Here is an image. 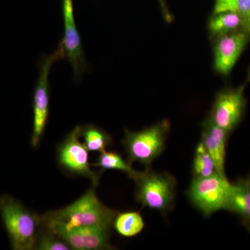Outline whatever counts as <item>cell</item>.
Returning a JSON list of instances; mask_svg holds the SVG:
<instances>
[{
	"label": "cell",
	"instance_id": "obj_1",
	"mask_svg": "<svg viewBox=\"0 0 250 250\" xmlns=\"http://www.w3.org/2000/svg\"><path fill=\"white\" fill-rule=\"evenodd\" d=\"M117 213L103 205L91 188L71 205L41 215V227L52 232L80 228L111 229Z\"/></svg>",
	"mask_w": 250,
	"mask_h": 250
},
{
	"label": "cell",
	"instance_id": "obj_2",
	"mask_svg": "<svg viewBox=\"0 0 250 250\" xmlns=\"http://www.w3.org/2000/svg\"><path fill=\"white\" fill-rule=\"evenodd\" d=\"M0 216L9 236L11 249L35 250L40 216L27 209L9 195L0 196Z\"/></svg>",
	"mask_w": 250,
	"mask_h": 250
},
{
	"label": "cell",
	"instance_id": "obj_3",
	"mask_svg": "<svg viewBox=\"0 0 250 250\" xmlns=\"http://www.w3.org/2000/svg\"><path fill=\"white\" fill-rule=\"evenodd\" d=\"M135 182L136 200L143 207L158 210L163 214L172 209L177 184L172 174L157 173L147 169L141 172Z\"/></svg>",
	"mask_w": 250,
	"mask_h": 250
},
{
	"label": "cell",
	"instance_id": "obj_4",
	"mask_svg": "<svg viewBox=\"0 0 250 250\" xmlns=\"http://www.w3.org/2000/svg\"><path fill=\"white\" fill-rule=\"evenodd\" d=\"M170 126L165 121L141 131H125L123 143L127 153L126 161L131 165L136 161L147 167L150 166L164 150Z\"/></svg>",
	"mask_w": 250,
	"mask_h": 250
},
{
	"label": "cell",
	"instance_id": "obj_5",
	"mask_svg": "<svg viewBox=\"0 0 250 250\" xmlns=\"http://www.w3.org/2000/svg\"><path fill=\"white\" fill-rule=\"evenodd\" d=\"M231 184L225 174L218 172L209 177L193 178L188 197L195 208L205 217L225 210Z\"/></svg>",
	"mask_w": 250,
	"mask_h": 250
},
{
	"label": "cell",
	"instance_id": "obj_6",
	"mask_svg": "<svg viewBox=\"0 0 250 250\" xmlns=\"http://www.w3.org/2000/svg\"><path fill=\"white\" fill-rule=\"evenodd\" d=\"M65 57L63 48L59 43L57 50L49 55H44L40 62L39 76L34 91V121L31 135V147L36 148L40 143L41 138L45 131L48 119L49 106V75L52 65Z\"/></svg>",
	"mask_w": 250,
	"mask_h": 250
},
{
	"label": "cell",
	"instance_id": "obj_7",
	"mask_svg": "<svg viewBox=\"0 0 250 250\" xmlns=\"http://www.w3.org/2000/svg\"><path fill=\"white\" fill-rule=\"evenodd\" d=\"M81 126H77L57 147V161L62 170L72 175L90 179L95 187L100 177L90 168L89 151L80 141Z\"/></svg>",
	"mask_w": 250,
	"mask_h": 250
},
{
	"label": "cell",
	"instance_id": "obj_8",
	"mask_svg": "<svg viewBox=\"0 0 250 250\" xmlns=\"http://www.w3.org/2000/svg\"><path fill=\"white\" fill-rule=\"evenodd\" d=\"M246 105L244 86L223 90L217 95L210 119L230 134L241 122Z\"/></svg>",
	"mask_w": 250,
	"mask_h": 250
},
{
	"label": "cell",
	"instance_id": "obj_9",
	"mask_svg": "<svg viewBox=\"0 0 250 250\" xmlns=\"http://www.w3.org/2000/svg\"><path fill=\"white\" fill-rule=\"evenodd\" d=\"M62 17L64 34L60 43L63 48L65 58L71 64L74 75L78 80L86 70L87 63L75 23L72 0H62Z\"/></svg>",
	"mask_w": 250,
	"mask_h": 250
},
{
	"label": "cell",
	"instance_id": "obj_10",
	"mask_svg": "<svg viewBox=\"0 0 250 250\" xmlns=\"http://www.w3.org/2000/svg\"><path fill=\"white\" fill-rule=\"evenodd\" d=\"M214 47V66L216 71L228 76L250 40L243 29L219 36Z\"/></svg>",
	"mask_w": 250,
	"mask_h": 250
},
{
	"label": "cell",
	"instance_id": "obj_11",
	"mask_svg": "<svg viewBox=\"0 0 250 250\" xmlns=\"http://www.w3.org/2000/svg\"><path fill=\"white\" fill-rule=\"evenodd\" d=\"M111 229L102 228H80L57 230L54 234L74 250H112L110 243Z\"/></svg>",
	"mask_w": 250,
	"mask_h": 250
},
{
	"label": "cell",
	"instance_id": "obj_12",
	"mask_svg": "<svg viewBox=\"0 0 250 250\" xmlns=\"http://www.w3.org/2000/svg\"><path fill=\"white\" fill-rule=\"evenodd\" d=\"M229 133L215 125L210 118L202 125V143L214 162L215 170L219 174H225L226 146Z\"/></svg>",
	"mask_w": 250,
	"mask_h": 250
},
{
	"label": "cell",
	"instance_id": "obj_13",
	"mask_svg": "<svg viewBox=\"0 0 250 250\" xmlns=\"http://www.w3.org/2000/svg\"><path fill=\"white\" fill-rule=\"evenodd\" d=\"M225 210L238 215L245 226L250 225V177L231 184Z\"/></svg>",
	"mask_w": 250,
	"mask_h": 250
},
{
	"label": "cell",
	"instance_id": "obj_14",
	"mask_svg": "<svg viewBox=\"0 0 250 250\" xmlns=\"http://www.w3.org/2000/svg\"><path fill=\"white\" fill-rule=\"evenodd\" d=\"M112 228L120 236L132 238L143 231L145 228V222L139 212H118L113 220Z\"/></svg>",
	"mask_w": 250,
	"mask_h": 250
},
{
	"label": "cell",
	"instance_id": "obj_15",
	"mask_svg": "<svg viewBox=\"0 0 250 250\" xmlns=\"http://www.w3.org/2000/svg\"><path fill=\"white\" fill-rule=\"evenodd\" d=\"M243 17L231 12H223L213 14L208 22L210 35L219 37L241 29Z\"/></svg>",
	"mask_w": 250,
	"mask_h": 250
},
{
	"label": "cell",
	"instance_id": "obj_16",
	"mask_svg": "<svg viewBox=\"0 0 250 250\" xmlns=\"http://www.w3.org/2000/svg\"><path fill=\"white\" fill-rule=\"evenodd\" d=\"M93 167H98L102 171L113 170L121 171L129 176V178L136 180L141 172H138L132 168L131 164L125 161L119 153L108 152L105 150L101 152L98 160L94 164H90Z\"/></svg>",
	"mask_w": 250,
	"mask_h": 250
},
{
	"label": "cell",
	"instance_id": "obj_17",
	"mask_svg": "<svg viewBox=\"0 0 250 250\" xmlns=\"http://www.w3.org/2000/svg\"><path fill=\"white\" fill-rule=\"evenodd\" d=\"M81 137L89 152H103L111 146L112 139L106 132L94 125H87L81 128Z\"/></svg>",
	"mask_w": 250,
	"mask_h": 250
},
{
	"label": "cell",
	"instance_id": "obj_18",
	"mask_svg": "<svg viewBox=\"0 0 250 250\" xmlns=\"http://www.w3.org/2000/svg\"><path fill=\"white\" fill-rule=\"evenodd\" d=\"M215 172L214 162L203 143L200 141L195 148V157L192 164L193 178L209 177Z\"/></svg>",
	"mask_w": 250,
	"mask_h": 250
},
{
	"label": "cell",
	"instance_id": "obj_19",
	"mask_svg": "<svg viewBox=\"0 0 250 250\" xmlns=\"http://www.w3.org/2000/svg\"><path fill=\"white\" fill-rule=\"evenodd\" d=\"M38 234L35 250H71L62 238L52 231L42 228Z\"/></svg>",
	"mask_w": 250,
	"mask_h": 250
},
{
	"label": "cell",
	"instance_id": "obj_20",
	"mask_svg": "<svg viewBox=\"0 0 250 250\" xmlns=\"http://www.w3.org/2000/svg\"><path fill=\"white\" fill-rule=\"evenodd\" d=\"M223 12L235 13L246 17L250 12V0H215L213 14Z\"/></svg>",
	"mask_w": 250,
	"mask_h": 250
},
{
	"label": "cell",
	"instance_id": "obj_21",
	"mask_svg": "<svg viewBox=\"0 0 250 250\" xmlns=\"http://www.w3.org/2000/svg\"><path fill=\"white\" fill-rule=\"evenodd\" d=\"M241 29L246 31L250 35V12L247 15L246 17L243 18V24Z\"/></svg>",
	"mask_w": 250,
	"mask_h": 250
},
{
	"label": "cell",
	"instance_id": "obj_22",
	"mask_svg": "<svg viewBox=\"0 0 250 250\" xmlns=\"http://www.w3.org/2000/svg\"><path fill=\"white\" fill-rule=\"evenodd\" d=\"M248 80L250 81V69L249 72H248Z\"/></svg>",
	"mask_w": 250,
	"mask_h": 250
},
{
	"label": "cell",
	"instance_id": "obj_23",
	"mask_svg": "<svg viewBox=\"0 0 250 250\" xmlns=\"http://www.w3.org/2000/svg\"><path fill=\"white\" fill-rule=\"evenodd\" d=\"M247 229H248V231H250V225H247V226H246Z\"/></svg>",
	"mask_w": 250,
	"mask_h": 250
}]
</instances>
